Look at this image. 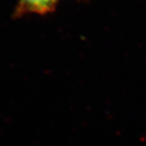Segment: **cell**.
Masks as SVG:
<instances>
[{
  "label": "cell",
  "instance_id": "cell-1",
  "mask_svg": "<svg viewBox=\"0 0 146 146\" xmlns=\"http://www.w3.org/2000/svg\"><path fill=\"white\" fill-rule=\"evenodd\" d=\"M60 0H19V13L43 14L52 11Z\"/></svg>",
  "mask_w": 146,
  "mask_h": 146
}]
</instances>
